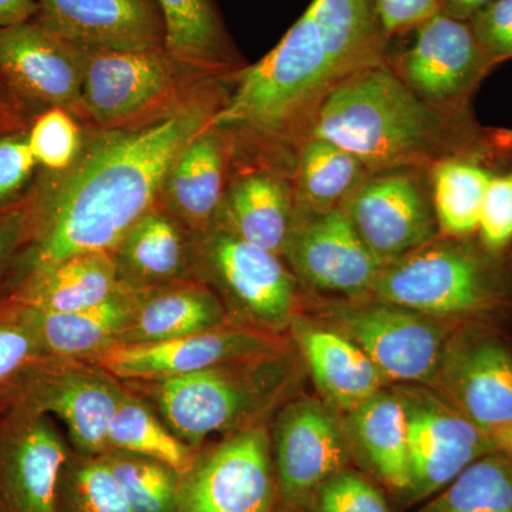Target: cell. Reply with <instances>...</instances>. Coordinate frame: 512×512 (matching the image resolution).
Segmentation results:
<instances>
[{"mask_svg": "<svg viewBox=\"0 0 512 512\" xmlns=\"http://www.w3.org/2000/svg\"><path fill=\"white\" fill-rule=\"evenodd\" d=\"M232 79L234 73L151 126L127 131L86 128L77 160L62 173L43 171L26 192L25 244L5 284L35 266L87 252H113L156 204L168 168L221 109Z\"/></svg>", "mask_w": 512, "mask_h": 512, "instance_id": "1", "label": "cell"}, {"mask_svg": "<svg viewBox=\"0 0 512 512\" xmlns=\"http://www.w3.org/2000/svg\"><path fill=\"white\" fill-rule=\"evenodd\" d=\"M376 0H312L259 62L234 73L210 126L227 134L234 167L292 178L322 104L356 73L386 62Z\"/></svg>", "mask_w": 512, "mask_h": 512, "instance_id": "2", "label": "cell"}, {"mask_svg": "<svg viewBox=\"0 0 512 512\" xmlns=\"http://www.w3.org/2000/svg\"><path fill=\"white\" fill-rule=\"evenodd\" d=\"M491 128L473 114L431 106L389 63L367 67L340 84L320 107L312 136L348 151L370 173L431 168L484 143Z\"/></svg>", "mask_w": 512, "mask_h": 512, "instance_id": "3", "label": "cell"}, {"mask_svg": "<svg viewBox=\"0 0 512 512\" xmlns=\"http://www.w3.org/2000/svg\"><path fill=\"white\" fill-rule=\"evenodd\" d=\"M305 375L292 343L191 375L123 383L156 410L178 439L200 448L215 434L227 436L265 423L296 396Z\"/></svg>", "mask_w": 512, "mask_h": 512, "instance_id": "4", "label": "cell"}, {"mask_svg": "<svg viewBox=\"0 0 512 512\" xmlns=\"http://www.w3.org/2000/svg\"><path fill=\"white\" fill-rule=\"evenodd\" d=\"M369 296L451 325L507 329L512 323V245L493 251L477 235H439L384 265Z\"/></svg>", "mask_w": 512, "mask_h": 512, "instance_id": "5", "label": "cell"}, {"mask_svg": "<svg viewBox=\"0 0 512 512\" xmlns=\"http://www.w3.org/2000/svg\"><path fill=\"white\" fill-rule=\"evenodd\" d=\"M227 76L198 72L175 59L165 47L84 49L77 119L90 130H138L177 113Z\"/></svg>", "mask_w": 512, "mask_h": 512, "instance_id": "6", "label": "cell"}, {"mask_svg": "<svg viewBox=\"0 0 512 512\" xmlns=\"http://www.w3.org/2000/svg\"><path fill=\"white\" fill-rule=\"evenodd\" d=\"M302 312L342 333L363 350L392 384L430 386L447 339L457 328L412 309L372 296H302Z\"/></svg>", "mask_w": 512, "mask_h": 512, "instance_id": "7", "label": "cell"}, {"mask_svg": "<svg viewBox=\"0 0 512 512\" xmlns=\"http://www.w3.org/2000/svg\"><path fill=\"white\" fill-rule=\"evenodd\" d=\"M282 256L218 227L194 235V275L220 296L232 322L284 335L302 312L301 286Z\"/></svg>", "mask_w": 512, "mask_h": 512, "instance_id": "8", "label": "cell"}, {"mask_svg": "<svg viewBox=\"0 0 512 512\" xmlns=\"http://www.w3.org/2000/svg\"><path fill=\"white\" fill-rule=\"evenodd\" d=\"M491 444L512 458V340L507 329L457 326L430 386Z\"/></svg>", "mask_w": 512, "mask_h": 512, "instance_id": "9", "label": "cell"}, {"mask_svg": "<svg viewBox=\"0 0 512 512\" xmlns=\"http://www.w3.org/2000/svg\"><path fill=\"white\" fill-rule=\"evenodd\" d=\"M279 507L266 423L197 448L181 474L177 512H275Z\"/></svg>", "mask_w": 512, "mask_h": 512, "instance_id": "10", "label": "cell"}, {"mask_svg": "<svg viewBox=\"0 0 512 512\" xmlns=\"http://www.w3.org/2000/svg\"><path fill=\"white\" fill-rule=\"evenodd\" d=\"M126 392L121 380L94 363L43 359L23 375L8 400L56 417L74 453L100 457L109 451L110 423Z\"/></svg>", "mask_w": 512, "mask_h": 512, "instance_id": "11", "label": "cell"}, {"mask_svg": "<svg viewBox=\"0 0 512 512\" xmlns=\"http://www.w3.org/2000/svg\"><path fill=\"white\" fill-rule=\"evenodd\" d=\"M279 504L303 512L330 477L353 463L342 416L319 397L295 396L269 430Z\"/></svg>", "mask_w": 512, "mask_h": 512, "instance_id": "12", "label": "cell"}, {"mask_svg": "<svg viewBox=\"0 0 512 512\" xmlns=\"http://www.w3.org/2000/svg\"><path fill=\"white\" fill-rule=\"evenodd\" d=\"M403 404L409 443L410 490L404 504L429 500L474 461L497 454L439 393L423 384H392Z\"/></svg>", "mask_w": 512, "mask_h": 512, "instance_id": "13", "label": "cell"}, {"mask_svg": "<svg viewBox=\"0 0 512 512\" xmlns=\"http://www.w3.org/2000/svg\"><path fill=\"white\" fill-rule=\"evenodd\" d=\"M282 258L299 286L320 298L369 295L384 266L340 207L295 208Z\"/></svg>", "mask_w": 512, "mask_h": 512, "instance_id": "14", "label": "cell"}, {"mask_svg": "<svg viewBox=\"0 0 512 512\" xmlns=\"http://www.w3.org/2000/svg\"><path fill=\"white\" fill-rule=\"evenodd\" d=\"M420 173L416 168L370 173L340 204L384 265L439 237L430 180Z\"/></svg>", "mask_w": 512, "mask_h": 512, "instance_id": "15", "label": "cell"}, {"mask_svg": "<svg viewBox=\"0 0 512 512\" xmlns=\"http://www.w3.org/2000/svg\"><path fill=\"white\" fill-rule=\"evenodd\" d=\"M414 30L413 45L396 72L431 106L447 113L471 114V96L495 64L470 23L440 10Z\"/></svg>", "mask_w": 512, "mask_h": 512, "instance_id": "16", "label": "cell"}, {"mask_svg": "<svg viewBox=\"0 0 512 512\" xmlns=\"http://www.w3.org/2000/svg\"><path fill=\"white\" fill-rule=\"evenodd\" d=\"M72 447L53 419L19 400L0 410V512H57V483Z\"/></svg>", "mask_w": 512, "mask_h": 512, "instance_id": "17", "label": "cell"}, {"mask_svg": "<svg viewBox=\"0 0 512 512\" xmlns=\"http://www.w3.org/2000/svg\"><path fill=\"white\" fill-rule=\"evenodd\" d=\"M284 335L229 322L185 338L153 345L114 346L93 360L121 382L191 375L210 367L291 346Z\"/></svg>", "mask_w": 512, "mask_h": 512, "instance_id": "18", "label": "cell"}, {"mask_svg": "<svg viewBox=\"0 0 512 512\" xmlns=\"http://www.w3.org/2000/svg\"><path fill=\"white\" fill-rule=\"evenodd\" d=\"M84 49L36 20L0 28V86L37 110L62 107L77 117Z\"/></svg>", "mask_w": 512, "mask_h": 512, "instance_id": "19", "label": "cell"}, {"mask_svg": "<svg viewBox=\"0 0 512 512\" xmlns=\"http://www.w3.org/2000/svg\"><path fill=\"white\" fill-rule=\"evenodd\" d=\"M39 25L73 45L96 50L165 47L156 0H35Z\"/></svg>", "mask_w": 512, "mask_h": 512, "instance_id": "20", "label": "cell"}, {"mask_svg": "<svg viewBox=\"0 0 512 512\" xmlns=\"http://www.w3.org/2000/svg\"><path fill=\"white\" fill-rule=\"evenodd\" d=\"M288 333L319 399L340 416L390 386L352 340L308 313H299Z\"/></svg>", "mask_w": 512, "mask_h": 512, "instance_id": "21", "label": "cell"}, {"mask_svg": "<svg viewBox=\"0 0 512 512\" xmlns=\"http://www.w3.org/2000/svg\"><path fill=\"white\" fill-rule=\"evenodd\" d=\"M231 161V140L208 124L175 157L157 204L192 235L204 234L217 221L231 177Z\"/></svg>", "mask_w": 512, "mask_h": 512, "instance_id": "22", "label": "cell"}, {"mask_svg": "<svg viewBox=\"0 0 512 512\" xmlns=\"http://www.w3.org/2000/svg\"><path fill=\"white\" fill-rule=\"evenodd\" d=\"M124 289L113 252H87L35 266L0 288V301L45 312H74Z\"/></svg>", "mask_w": 512, "mask_h": 512, "instance_id": "23", "label": "cell"}, {"mask_svg": "<svg viewBox=\"0 0 512 512\" xmlns=\"http://www.w3.org/2000/svg\"><path fill=\"white\" fill-rule=\"evenodd\" d=\"M295 217L292 178L265 167L231 168L214 227L282 256Z\"/></svg>", "mask_w": 512, "mask_h": 512, "instance_id": "24", "label": "cell"}, {"mask_svg": "<svg viewBox=\"0 0 512 512\" xmlns=\"http://www.w3.org/2000/svg\"><path fill=\"white\" fill-rule=\"evenodd\" d=\"M352 460L404 504L410 490L409 443L403 404L392 386L342 414Z\"/></svg>", "mask_w": 512, "mask_h": 512, "instance_id": "25", "label": "cell"}, {"mask_svg": "<svg viewBox=\"0 0 512 512\" xmlns=\"http://www.w3.org/2000/svg\"><path fill=\"white\" fill-rule=\"evenodd\" d=\"M121 285L133 292L195 279L194 235L154 204L113 251Z\"/></svg>", "mask_w": 512, "mask_h": 512, "instance_id": "26", "label": "cell"}, {"mask_svg": "<svg viewBox=\"0 0 512 512\" xmlns=\"http://www.w3.org/2000/svg\"><path fill=\"white\" fill-rule=\"evenodd\" d=\"M133 316L119 345H153L232 322L220 296L200 279L134 292Z\"/></svg>", "mask_w": 512, "mask_h": 512, "instance_id": "27", "label": "cell"}, {"mask_svg": "<svg viewBox=\"0 0 512 512\" xmlns=\"http://www.w3.org/2000/svg\"><path fill=\"white\" fill-rule=\"evenodd\" d=\"M134 302V292L124 288L109 301L82 311L45 312L12 306L28 323L45 359L93 362L119 345L133 316Z\"/></svg>", "mask_w": 512, "mask_h": 512, "instance_id": "28", "label": "cell"}, {"mask_svg": "<svg viewBox=\"0 0 512 512\" xmlns=\"http://www.w3.org/2000/svg\"><path fill=\"white\" fill-rule=\"evenodd\" d=\"M165 23V49L210 76L238 70L237 56L211 0H156Z\"/></svg>", "mask_w": 512, "mask_h": 512, "instance_id": "29", "label": "cell"}, {"mask_svg": "<svg viewBox=\"0 0 512 512\" xmlns=\"http://www.w3.org/2000/svg\"><path fill=\"white\" fill-rule=\"evenodd\" d=\"M370 174L357 158L319 137H309L296 156L292 185L295 208L325 211L340 207Z\"/></svg>", "mask_w": 512, "mask_h": 512, "instance_id": "30", "label": "cell"}, {"mask_svg": "<svg viewBox=\"0 0 512 512\" xmlns=\"http://www.w3.org/2000/svg\"><path fill=\"white\" fill-rule=\"evenodd\" d=\"M107 441L109 450L156 458L180 474L190 467L197 451L178 439L146 400L128 389L111 420Z\"/></svg>", "mask_w": 512, "mask_h": 512, "instance_id": "31", "label": "cell"}, {"mask_svg": "<svg viewBox=\"0 0 512 512\" xmlns=\"http://www.w3.org/2000/svg\"><path fill=\"white\" fill-rule=\"evenodd\" d=\"M419 512H512V458L490 454L474 461Z\"/></svg>", "mask_w": 512, "mask_h": 512, "instance_id": "32", "label": "cell"}, {"mask_svg": "<svg viewBox=\"0 0 512 512\" xmlns=\"http://www.w3.org/2000/svg\"><path fill=\"white\" fill-rule=\"evenodd\" d=\"M134 512H177L181 474L156 458L109 450L101 456Z\"/></svg>", "mask_w": 512, "mask_h": 512, "instance_id": "33", "label": "cell"}, {"mask_svg": "<svg viewBox=\"0 0 512 512\" xmlns=\"http://www.w3.org/2000/svg\"><path fill=\"white\" fill-rule=\"evenodd\" d=\"M57 512H134L103 457L70 453L57 483Z\"/></svg>", "mask_w": 512, "mask_h": 512, "instance_id": "34", "label": "cell"}, {"mask_svg": "<svg viewBox=\"0 0 512 512\" xmlns=\"http://www.w3.org/2000/svg\"><path fill=\"white\" fill-rule=\"evenodd\" d=\"M86 127L62 107L40 111L28 128V141L37 165L62 173L77 160L84 146Z\"/></svg>", "mask_w": 512, "mask_h": 512, "instance_id": "35", "label": "cell"}, {"mask_svg": "<svg viewBox=\"0 0 512 512\" xmlns=\"http://www.w3.org/2000/svg\"><path fill=\"white\" fill-rule=\"evenodd\" d=\"M43 359L36 336L18 309L0 302V406L30 367Z\"/></svg>", "mask_w": 512, "mask_h": 512, "instance_id": "36", "label": "cell"}, {"mask_svg": "<svg viewBox=\"0 0 512 512\" xmlns=\"http://www.w3.org/2000/svg\"><path fill=\"white\" fill-rule=\"evenodd\" d=\"M303 512H394L375 481L348 467L325 481Z\"/></svg>", "mask_w": 512, "mask_h": 512, "instance_id": "37", "label": "cell"}, {"mask_svg": "<svg viewBox=\"0 0 512 512\" xmlns=\"http://www.w3.org/2000/svg\"><path fill=\"white\" fill-rule=\"evenodd\" d=\"M477 237L493 251H503L512 245V158L491 177L481 208Z\"/></svg>", "mask_w": 512, "mask_h": 512, "instance_id": "38", "label": "cell"}, {"mask_svg": "<svg viewBox=\"0 0 512 512\" xmlns=\"http://www.w3.org/2000/svg\"><path fill=\"white\" fill-rule=\"evenodd\" d=\"M37 165L29 147L28 130L0 136V210L23 200Z\"/></svg>", "mask_w": 512, "mask_h": 512, "instance_id": "39", "label": "cell"}, {"mask_svg": "<svg viewBox=\"0 0 512 512\" xmlns=\"http://www.w3.org/2000/svg\"><path fill=\"white\" fill-rule=\"evenodd\" d=\"M468 23L495 66L512 59V0H494Z\"/></svg>", "mask_w": 512, "mask_h": 512, "instance_id": "40", "label": "cell"}, {"mask_svg": "<svg viewBox=\"0 0 512 512\" xmlns=\"http://www.w3.org/2000/svg\"><path fill=\"white\" fill-rule=\"evenodd\" d=\"M377 15L387 39L419 28L440 12V0H376Z\"/></svg>", "mask_w": 512, "mask_h": 512, "instance_id": "41", "label": "cell"}, {"mask_svg": "<svg viewBox=\"0 0 512 512\" xmlns=\"http://www.w3.org/2000/svg\"><path fill=\"white\" fill-rule=\"evenodd\" d=\"M25 197L18 204L0 210V286L5 282L16 256L25 244L28 229V205Z\"/></svg>", "mask_w": 512, "mask_h": 512, "instance_id": "42", "label": "cell"}, {"mask_svg": "<svg viewBox=\"0 0 512 512\" xmlns=\"http://www.w3.org/2000/svg\"><path fill=\"white\" fill-rule=\"evenodd\" d=\"M40 110L19 100L0 86V136L10 131L28 130Z\"/></svg>", "mask_w": 512, "mask_h": 512, "instance_id": "43", "label": "cell"}, {"mask_svg": "<svg viewBox=\"0 0 512 512\" xmlns=\"http://www.w3.org/2000/svg\"><path fill=\"white\" fill-rule=\"evenodd\" d=\"M35 0H0V28L35 18Z\"/></svg>", "mask_w": 512, "mask_h": 512, "instance_id": "44", "label": "cell"}, {"mask_svg": "<svg viewBox=\"0 0 512 512\" xmlns=\"http://www.w3.org/2000/svg\"><path fill=\"white\" fill-rule=\"evenodd\" d=\"M494 0H440V10L461 20H470Z\"/></svg>", "mask_w": 512, "mask_h": 512, "instance_id": "45", "label": "cell"}, {"mask_svg": "<svg viewBox=\"0 0 512 512\" xmlns=\"http://www.w3.org/2000/svg\"><path fill=\"white\" fill-rule=\"evenodd\" d=\"M275 512H291V511L286 510V508H284V507H279L278 510H276Z\"/></svg>", "mask_w": 512, "mask_h": 512, "instance_id": "46", "label": "cell"}, {"mask_svg": "<svg viewBox=\"0 0 512 512\" xmlns=\"http://www.w3.org/2000/svg\"><path fill=\"white\" fill-rule=\"evenodd\" d=\"M2 407H3V404H2V406H0V410H2Z\"/></svg>", "mask_w": 512, "mask_h": 512, "instance_id": "47", "label": "cell"}]
</instances>
